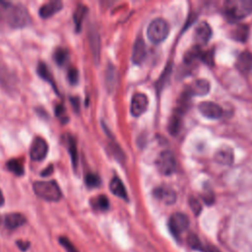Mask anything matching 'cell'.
Returning a JSON list of instances; mask_svg holds the SVG:
<instances>
[{
  "instance_id": "cell-38",
  "label": "cell",
  "mask_w": 252,
  "mask_h": 252,
  "mask_svg": "<svg viewBox=\"0 0 252 252\" xmlns=\"http://www.w3.org/2000/svg\"><path fill=\"white\" fill-rule=\"evenodd\" d=\"M4 196H3V193H2V191L0 190V206H2L3 204H4Z\"/></svg>"
},
{
  "instance_id": "cell-1",
  "label": "cell",
  "mask_w": 252,
  "mask_h": 252,
  "mask_svg": "<svg viewBox=\"0 0 252 252\" xmlns=\"http://www.w3.org/2000/svg\"><path fill=\"white\" fill-rule=\"evenodd\" d=\"M0 19L15 29L27 27L31 23V16L27 8L22 4L10 2H0Z\"/></svg>"
},
{
  "instance_id": "cell-10",
  "label": "cell",
  "mask_w": 252,
  "mask_h": 252,
  "mask_svg": "<svg viewBox=\"0 0 252 252\" xmlns=\"http://www.w3.org/2000/svg\"><path fill=\"white\" fill-rule=\"evenodd\" d=\"M212 36V29L207 22L199 23L194 31V38L199 45H205L208 43Z\"/></svg>"
},
{
  "instance_id": "cell-19",
  "label": "cell",
  "mask_w": 252,
  "mask_h": 252,
  "mask_svg": "<svg viewBox=\"0 0 252 252\" xmlns=\"http://www.w3.org/2000/svg\"><path fill=\"white\" fill-rule=\"evenodd\" d=\"M109 189L111 191L112 194L116 195L117 197L121 198V199H125L127 200V191L126 188L124 186V184L122 183V181L120 180V178H118L117 176H114L109 183Z\"/></svg>"
},
{
  "instance_id": "cell-24",
  "label": "cell",
  "mask_w": 252,
  "mask_h": 252,
  "mask_svg": "<svg viewBox=\"0 0 252 252\" xmlns=\"http://www.w3.org/2000/svg\"><path fill=\"white\" fill-rule=\"evenodd\" d=\"M202 55H203V52L202 50L200 49V47L197 45V46H193L191 49H189L185 55H184V61L187 63V64H190L192 62H194L196 59L198 58H201L202 59Z\"/></svg>"
},
{
  "instance_id": "cell-4",
  "label": "cell",
  "mask_w": 252,
  "mask_h": 252,
  "mask_svg": "<svg viewBox=\"0 0 252 252\" xmlns=\"http://www.w3.org/2000/svg\"><path fill=\"white\" fill-rule=\"evenodd\" d=\"M169 33V25L162 18L153 20L147 30V35L151 42L158 44L162 42Z\"/></svg>"
},
{
  "instance_id": "cell-18",
  "label": "cell",
  "mask_w": 252,
  "mask_h": 252,
  "mask_svg": "<svg viewBox=\"0 0 252 252\" xmlns=\"http://www.w3.org/2000/svg\"><path fill=\"white\" fill-rule=\"evenodd\" d=\"M26 222V218L19 213H12L6 216L4 223L5 226L9 229H15L22 226Z\"/></svg>"
},
{
  "instance_id": "cell-29",
  "label": "cell",
  "mask_w": 252,
  "mask_h": 252,
  "mask_svg": "<svg viewBox=\"0 0 252 252\" xmlns=\"http://www.w3.org/2000/svg\"><path fill=\"white\" fill-rule=\"evenodd\" d=\"M67 59H68V51L62 47L57 48L56 51L54 52V60L56 61V63L62 66L67 61Z\"/></svg>"
},
{
  "instance_id": "cell-6",
  "label": "cell",
  "mask_w": 252,
  "mask_h": 252,
  "mask_svg": "<svg viewBox=\"0 0 252 252\" xmlns=\"http://www.w3.org/2000/svg\"><path fill=\"white\" fill-rule=\"evenodd\" d=\"M189 225V220L183 213H174L168 220V227L170 232L177 236L187 229Z\"/></svg>"
},
{
  "instance_id": "cell-20",
  "label": "cell",
  "mask_w": 252,
  "mask_h": 252,
  "mask_svg": "<svg viewBox=\"0 0 252 252\" xmlns=\"http://www.w3.org/2000/svg\"><path fill=\"white\" fill-rule=\"evenodd\" d=\"M65 143H66V147H67V149L69 151V154L71 156L73 166L76 169L77 166H78V151H77L76 141H75V139L72 136L67 135Z\"/></svg>"
},
{
  "instance_id": "cell-13",
  "label": "cell",
  "mask_w": 252,
  "mask_h": 252,
  "mask_svg": "<svg viewBox=\"0 0 252 252\" xmlns=\"http://www.w3.org/2000/svg\"><path fill=\"white\" fill-rule=\"evenodd\" d=\"M88 34H89L90 45H91L92 52L94 54V61L97 62V61H99V54H100V38H99V33L96 31V29H94V27H90Z\"/></svg>"
},
{
  "instance_id": "cell-11",
  "label": "cell",
  "mask_w": 252,
  "mask_h": 252,
  "mask_svg": "<svg viewBox=\"0 0 252 252\" xmlns=\"http://www.w3.org/2000/svg\"><path fill=\"white\" fill-rule=\"evenodd\" d=\"M154 196L160 200L161 202L165 203L166 205H171L175 202L176 200V193L175 191L168 187V186H159V187H157L154 192H153Z\"/></svg>"
},
{
  "instance_id": "cell-36",
  "label": "cell",
  "mask_w": 252,
  "mask_h": 252,
  "mask_svg": "<svg viewBox=\"0 0 252 252\" xmlns=\"http://www.w3.org/2000/svg\"><path fill=\"white\" fill-rule=\"evenodd\" d=\"M111 151H112V153H113V155H114V157H115L116 158H118V159H120V160H122V159L125 158V156H124L123 152H122L121 149H120L118 146H116L115 144L111 147Z\"/></svg>"
},
{
  "instance_id": "cell-32",
  "label": "cell",
  "mask_w": 252,
  "mask_h": 252,
  "mask_svg": "<svg viewBox=\"0 0 252 252\" xmlns=\"http://www.w3.org/2000/svg\"><path fill=\"white\" fill-rule=\"evenodd\" d=\"M59 242L60 244L65 248V250L67 252H79L77 250V248L75 247V245L70 241V239H68L67 237H60L59 238Z\"/></svg>"
},
{
  "instance_id": "cell-9",
  "label": "cell",
  "mask_w": 252,
  "mask_h": 252,
  "mask_svg": "<svg viewBox=\"0 0 252 252\" xmlns=\"http://www.w3.org/2000/svg\"><path fill=\"white\" fill-rule=\"evenodd\" d=\"M199 111L202 115L210 119H219L222 115V108L213 101H202L199 104Z\"/></svg>"
},
{
  "instance_id": "cell-22",
  "label": "cell",
  "mask_w": 252,
  "mask_h": 252,
  "mask_svg": "<svg viewBox=\"0 0 252 252\" xmlns=\"http://www.w3.org/2000/svg\"><path fill=\"white\" fill-rule=\"evenodd\" d=\"M87 7L85 5H78L76 11L74 12V15H73V19H74V23H75V26H76V29L77 31H80L81 29V25H82V22L87 14Z\"/></svg>"
},
{
  "instance_id": "cell-31",
  "label": "cell",
  "mask_w": 252,
  "mask_h": 252,
  "mask_svg": "<svg viewBox=\"0 0 252 252\" xmlns=\"http://www.w3.org/2000/svg\"><path fill=\"white\" fill-rule=\"evenodd\" d=\"M67 79L71 85H76L79 81V72L75 67H70L67 72Z\"/></svg>"
},
{
  "instance_id": "cell-12",
  "label": "cell",
  "mask_w": 252,
  "mask_h": 252,
  "mask_svg": "<svg viewBox=\"0 0 252 252\" xmlns=\"http://www.w3.org/2000/svg\"><path fill=\"white\" fill-rule=\"evenodd\" d=\"M215 160L221 165H230L233 162L234 155L233 151L229 147H220L214 156Z\"/></svg>"
},
{
  "instance_id": "cell-17",
  "label": "cell",
  "mask_w": 252,
  "mask_h": 252,
  "mask_svg": "<svg viewBox=\"0 0 252 252\" xmlns=\"http://www.w3.org/2000/svg\"><path fill=\"white\" fill-rule=\"evenodd\" d=\"M146 56V44L142 37H138L135 41L132 53V61L135 64H140Z\"/></svg>"
},
{
  "instance_id": "cell-14",
  "label": "cell",
  "mask_w": 252,
  "mask_h": 252,
  "mask_svg": "<svg viewBox=\"0 0 252 252\" xmlns=\"http://www.w3.org/2000/svg\"><path fill=\"white\" fill-rule=\"evenodd\" d=\"M236 68L242 74H248L252 71V53L249 51L241 52L235 63Z\"/></svg>"
},
{
  "instance_id": "cell-3",
  "label": "cell",
  "mask_w": 252,
  "mask_h": 252,
  "mask_svg": "<svg viewBox=\"0 0 252 252\" xmlns=\"http://www.w3.org/2000/svg\"><path fill=\"white\" fill-rule=\"evenodd\" d=\"M32 188L35 195L45 201L57 202L62 197L61 190L55 181H36Z\"/></svg>"
},
{
  "instance_id": "cell-15",
  "label": "cell",
  "mask_w": 252,
  "mask_h": 252,
  "mask_svg": "<svg viewBox=\"0 0 252 252\" xmlns=\"http://www.w3.org/2000/svg\"><path fill=\"white\" fill-rule=\"evenodd\" d=\"M63 3L59 0H52L43 4L39 9V16L43 19H47L62 9Z\"/></svg>"
},
{
  "instance_id": "cell-34",
  "label": "cell",
  "mask_w": 252,
  "mask_h": 252,
  "mask_svg": "<svg viewBox=\"0 0 252 252\" xmlns=\"http://www.w3.org/2000/svg\"><path fill=\"white\" fill-rule=\"evenodd\" d=\"M187 239H188V244H189L192 248L198 249V250H203V249H202L203 246H202V244H201V242H200V240H199V238H198L197 235H195V234H190Z\"/></svg>"
},
{
  "instance_id": "cell-35",
  "label": "cell",
  "mask_w": 252,
  "mask_h": 252,
  "mask_svg": "<svg viewBox=\"0 0 252 252\" xmlns=\"http://www.w3.org/2000/svg\"><path fill=\"white\" fill-rule=\"evenodd\" d=\"M189 205H190V207H191L193 213H194L196 216H198V215L200 214L201 210H202V206H201L200 202H199L197 199L191 197V198L189 199Z\"/></svg>"
},
{
  "instance_id": "cell-23",
  "label": "cell",
  "mask_w": 252,
  "mask_h": 252,
  "mask_svg": "<svg viewBox=\"0 0 252 252\" xmlns=\"http://www.w3.org/2000/svg\"><path fill=\"white\" fill-rule=\"evenodd\" d=\"M37 74L43 79L45 80L46 82H48L49 84L52 85V87L55 89V84H54V81H53V78H52V75L47 67V65L44 63V62H40L37 66Z\"/></svg>"
},
{
  "instance_id": "cell-7",
  "label": "cell",
  "mask_w": 252,
  "mask_h": 252,
  "mask_svg": "<svg viewBox=\"0 0 252 252\" xmlns=\"http://www.w3.org/2000/svg\"><path fill=\"white\" fill-rule=\"evenodd\" d=\"M48 153V145L41 137H35L32 140L30 149V156L32 160H42Z\"/></svg>"
},
{
  "instance_id": "cell-28",
  "label": "cell",
  "mask_w": 252,
  "mask_h": 252,
  "mask_svg": "<svg viewBox=\"0 0 252 252\" xmlns=\"http://www.w3.org/2000/svg\"><path fill=\"white\" fill-rule=\"evenodd\" d=\"M180 129V114L175 113L171 116L168 123V130L171 135H176Z\"/></svg>"
},
{
  "instance_id": "cell-21",
  "label": "cell",
  "mask_w": 252,
  "mask_h": 252,
  "mask_svg": "<svg viewBox=\"0 0 252 252\" xmlns=\"http://www.w3.org/2000/svg\"><path fill=\"white\" fill-rule=\"evenodd\" d=\"M117 73L115 67L109 65L105 70V85L109 92H112L116 86Z\"/></svg>"
},
{
  "instance_id": "cell-37",
  "label": "cell",
  "mask_w": 252,
  "mask_h": 252,
  "mask_svg": "<svg viewBox=\"0 0 252 252\" xmlns=\"http://www.w3.org/2000/svg\"><path fill=\"white\" fill-rule=\"evenodd\" d=\"M18 245H19L20 249H22V250H25V249H27L29 247V243L28 242H24L22 240L18 241Z\"/></svg>"
},
{
  "instance_id": "cell-2",
  "label": "cell",
  "mask_w": 252,
  "mask_h": 252,
  "mask_svg": "<svg viewBox=\"0 0 252 252\" xmlns=\"http://www.w3.org/2000/svg\"><path fill=\"white\" fill-rule=\"evenodd\" d=\"M223 12L229 21H240L252 12V0L225 1L223 4Z\"/></svg>"
},
{
  "instance_id": "cell-8",
  "label": "cell",
  "mask_w": 252,
  "mask_h": 252,
  "mask_svg": "<svg viewBox=\"0 0 252 252\" xmlns=\"http://www.w3.org/2000/svg\"><path fill=\"white\" fill-rule=\"evenodd\" d=\"M148 105H149V100L146 94L142 93L135 94L131 99L130 112L133 116L138 117L147 110Z\"/></svg>"
},
{
  "instance_id": "cell-5",
  "label": "cell",
  "mask_w": 252,
  "mask_h": 252,
  "mask_svg": "<svg viewBox=\"0 0 252 252\" xmlns=\"http://www.w3.org/2000/svg\"><path fill=\"white\" fill-rule=\"evenodd\" d=\"M157 168L162 175H170L174 172L176 168V160L174 155L170 151H162L157 160H156Z\"/></svg>"
},
{
  "instance_id": "cell-25",
  "label": "cell",
  "mask_w": 252,
  "mask_h": 252,
  "mask_svg": "<svg viewBox=\"0 0 252 252\" xmlns=\"http://www.w3.org/2000/svg\"><path fill=\"white\" fill-rule=\"evenodd\" d=\"M248 27L247 26H239L237 27L235 30L232 31V34L231 36L235 39V40H239V41H245L247 36H248Z\"/></svg>"
},
{
  "instance_id": "cell-30",
  "label": "cell",
  "mask_w": 252,
  "mask_h": 252,
  "mask_svg": "<svg viewBox=\"0 0 252 252\" xmlns=\"http://www.w3.org/2000/svg\"><path fill=\"white\" fill-rule=\"evenodd\" d=\"M85 181L89 188H95V187L99 186V184H100V179H99L98 175H96L94 173H89L86 176Z\"/></svg>"
},
{
  "instance_id": "cell-16",
  "label": "cell",
  "mask_w": 252,
  "mask_h": 252,
  "mask_svg": "<svg viewBox=\"0 0 252 252\" xmlns=\"http://www.w3.org/2000/svg\"><path fill=\"white\" fill-rule=\"evenodd\" d=\"M210 91V83L205 79H200L195 81L188 88V93L190 95H204Z\"/></svg>"
},
{
  "instance_id": "cell-26",
  "label": "cell",
  "mask_w": 252,
  "mask_h": 252,
  "mask_svg": "<svg viewBox=\"0 0 252 252\" xmlns=\"http://www.w3.org/2000/svg\"><path fill=\"white\" fill-rule=\"evenodd\" d=\"M8 169L14 174L20 176L24 174V166L23 163L19 159H11L7 162Z\"/></svg>"
},
{
  "instance_id": "cell-27",
  "label": "cell",
  "mask_w": 252,
  "mask_h": 252,
  "mask_svg": "<svg viewBox=\"0 0 252 252\" xmlns=\"http://www.w3.org/2000/svg\"><path fill=\"white\" fill-rule=\"evenodd\" d=\"M92 204L94 209L99 211H106L109 207V201L104 195L97 196L94 200H93Z\"/></svg>"
},
{
  "instance_id": "cell-33",
  "label": "cell",
  "mask_w": 252,
  "mask_h": 252,
  "mask_svg": "<svg viewBox=\"0 0 252 252\" xmlns=\"http://www.w3.org/2000/svg\"><path fill=\"white\" fill-rule=\"evenodd\" d=\"M55 114L56 116L58 117L59 120H61V122L65 123L68 121V116L66 114V110H65V107L62 105V104H58L56 107H55Z\"/></svg>"
}]
</instances>
